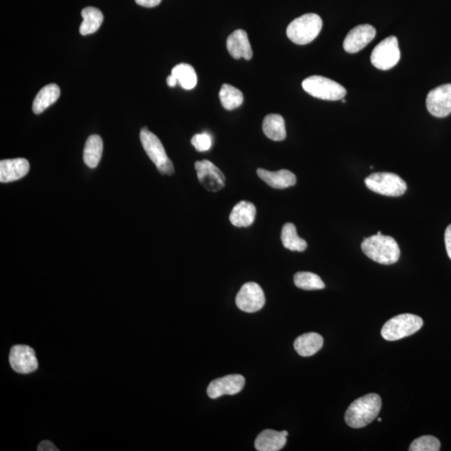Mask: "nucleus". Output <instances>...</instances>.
Here are the masks:
<instances>
[{
    "instance_id": "f257e3e1",
    "label": "nucleus",
    "mask_w": 451,
    "mask_h": 451,
    "mask_svg": "<svg viewBox=\"0 0 451 451\" xmlns=\"http://www.w3.org/2000/svg\"><path fill=\"white\" fill-rule=\"evenodd\" d=\"M381 406V398L379 394H366L354 400L349 406L345 413V422L354 429L365 427L379 416Z\"/></svg>"
},
{
    "instance_id": "f03ea898",
    "label": "nucleus",
    "mask_w": 451,
    "mask_h": 451,
    "mask_svg": "<svg viewBox=\"0 0 451 451\" xmlns=\"http://www.w3.org/2000/svg\"><path fill=\"white\" fill-rule=\"evenodd\" d=\"M361 248L368 257L383 265L394 264L400 257L397 242L393 238L385 236L383 234L365 238Z\"/></svg>"
},
{
    "instance_id": "7ed1b4c3",
    "label": "nucleus",
    "mask_w": 451,
    "mask_h": 451,
    "mask_svg": "<svg viewBox=\"0 0 451 451\" xmlns=\"http://www.w3.org/2000/svg\"><path fill=\"white\" fill-rule=\"evenodd\" d=\"M323 21L316 13H306L295 18L287 28L288 39L296 45H307L320 35Z\"/></svg>"
},
{
    "instance_id": "20e7f679",
    "label": "nucleus",
    "mask_w": 451,
    "mask_h": 451,
    "mask_svg": "<svg viewBox=\"0 0 451 451\" xmlns=\"http://www.w3.org/2000/svg\"><path fill=\"white\" fill-rule=\"evenodd\" d=\"M422 326L423 320L421 317L411 314L399 315L386 322L381 334L387 341H397L416 334Z\"/></svg>"
},
{
    "instance_id": "39448f33",
    "label": "nucleus",
    "mask_w": 451,
    "mask_h": 451,
    "mask_svg": "<svg viewBox=\"0 0 451 451\" xmlns=\"http://www.w3.org/2000/svg\"><path fill=\"white\" fill-rule=\"evenodd\" d=\"M140 139L147 156L153 160L159 172L172 176L175 172L173 164L165 153L164 146L159 138L148 129L144 128L140 133Z\"/></svg>"
},
{
    "instance_id": "423d86ee",
    "label": "nucleus",
    "mask_w": 451,
    "mask_h": 451,
    "mask_svg": "<svg viewBox=\"0 0 451 451\" xmlns=\"http://www.w3.org/2000/svg\"><path fill=\"white\" fill-rule=\"evenodd\" d=\"M303 89L314 98L325 100H339L347 94L339 83L320 76H312L302 83Z\"/></svg>"
},
{
    "instance_id": "0eeeda50",
    "label": "nucleus",
    "mask_w": 451,
    "mask_h": 451,
    "mask_svg": "<svg viewBox=\"0 0 451 451\" xmlns=\"http://www.w3.org/2000/svg\"><path fill=\"white\" fill-rule=\"evenodd\" d=\"M365 185L378 194L400 197L407 190V184L398 175L390 172H376L365 178Z\"/></svg>"
},
{
    "instance_id": "6e6552de",
    "label": "nucleus",
    "mask_w": 451,
    "mask_h": 451,
    "mask_svg": "<svg viewBox=\"0 0 451 451\" xmlns=\"http://www.w3.org/2000/svg\"><path fill=\"white\" fill-rule=\"evenodd\" d=\"M371 63L381 71L392 69L399 62L400 49L397 37L390 36L376 45L371 54Z\"/></svg>"
},
{
    "instance_id": "1a4fd4ad",
    "label": "nucleus",
    "mask_w": 451,
    "mask_h": 451,
    "mask_svg": "<svg viewBox=\"0 0 451 451\" xmlns=\"http://www.w3.org/2000/svg\"><path fill=\"white\" fill-rule=\"evenodd\" d=\"M265 303L264 290L253 282L244 284L236 297V305L239 310L250 314L261 310Z\"/></svg>"
},
{
    "instance_id": "9d476101",
    "label": "nucleus",
    "mask_w": 451,
    "mask_h": 451,
    "mask_svg": "<svg viewBox=\"0 0 451 451\" xmlns=\"http://www.w3.org/2000/svg\"><path fill=\"white\" fill-rule=\"evenodd\" d=\"M9 363L18 374L27 375L38 369L39 363L33 348L28 345H15L9 353Z\"/></svg>"
},
{
    "instance_id": "9b49d317",
    "label": "nucleus",
    "mask_w": 451,
    "mask_h": 451,
    "mask_svg": "<svg viewBox=\"0 0 451 451\" xmlns=\"http://www.w3.org/2000/svg\"><path fill=\"white\" fill-rule=\"evenodd\" d=\"M426 107L435 117L444 118L451 114V84H445L429 92Z\"/></svg>"
},
{
    "instance_id": "f8f14e48",
    "label": "nucleus",
    "mask_w": 451,
    "mask_h": 451,
    "mask_svg": "<svg viewBox=\"0 0 451 451\" xmlns=\"http://www.w3.org/2000/svg\"><path fill=\"white\" fill-rule=\"evenodd\" d=\"M197 177L205 189L217 192L225 187V177L221 170L209 160L195 163Z\"/></svg>"
},
{
    "instance_id": "ddd939ff",
    "label": "nucleus",
    "mask_w": 451,
    "mask_h": 451,
    "mask_svg": "<svg viewBox=\"0 0 451 451\" xmlns=\"http://www.w3.org/2000/svg\"><path fill=\"white\" fill-rule=\"evenodd\" d=\"M244 385L245 378L241 375H228L211 381L209 385L208 393L211 399H218L223 395H234L240 393Z\"/></svg>"
},
{
    "instance_id": "4468645a",
    "label": "nucleus",
    "mask_w": 451,
    "mask_h": 451,
    "mask_svg": "<svg viewBox=\"0 0 451 451\" xmlns=\"http://www.w3.org/2000/svg\"><path fill=\"white\" fill-rule=\"evenodd\" d=\"M376 35V30L370 25H361L354 27L345 37L344 49L351 54L361 52L368 44H370Z\"/></svg>"
},
{
    "instance_id": "2eb2a0df",
    "label": "nucleus",
    "mask_w": 451,
    "mask_h": 451,
    "mask_svg": "<svg viewBox=\"0 0 451 451\" xmlns=\"http://www.w3.org/2000/svg\"><path fill=\"white\" fill-rule=\"evenodd\" d=\"M30 171V163L25 158L2 160L0 162V182H12L20 180Z\"/></svg>"
},
{
    "instance_id": "dca6fc26",
    "label": "nucleus",
    "mask_w": 451,
    "mask_h": 451,
    "mask_svg": "<svg viewBox=\"0 0 451 451\" xmlns=\"http://www.w3.org/2000/svg\"><path fill=\"white\" fill-rule=\"evenodd\" d=\"M227 48L234 59L243 58L250 61L252 58V46L245 30H237L230 35L227 40Z\"/></svg>"
},
{
    "instance_id": "f3484780",
    "label": "nucleus",
    "mask_w": 451,
    "mask_h": 451,
    "mask_svg": "<svg viewBox=\"0 0 451 451\" xmlns=\"http://www.w3.org/2000/svg\"><path fill=\"white\" fill-rule=\"evenodd\" d=\"M288 431L265 430L257 435L255 448L259 451H279L287 443Z\"/></svg>"
},
{
    "instance_id": "a211bd4d",
    "label": "nucleus",
    "mask_w": 451,
    "mask_h": 451,
    "mask_svg": "<svg viewBox=\"0 0 451 451\" xmlns=\"http://www.w3.org/2000/svg\"><path fill=\"white\" fill-rule=\"evenodd\" d=\"M257 174L262 181L274 189H285V188L295 185L297 182L295 175L288 170L269 172L264 169H257Z\"/></svg>"
},
{
    "instance_id": "6ab92c4d",
    "label": "nucleus",
    "mask_w": 451,
    "mask_h": 451,
    "mask_svg": "<svg viewBox=\"0 0 451 451\" xmlns=\"http://www.w3.org/2000/svg\"><path fill=\"white\" fill-rule=\"evenodd\" d=\"M257 210L252 202L242 201L234 206L230 222L237 228H247L254 222Z\"/></svg>"
},
{
    "instance_id": "aec40b11",
    "label": "nucleus",
    "mask_w": 451,
    "mask_h": 451,
    "mask_svg": "<svg viewBox=\"0 0 451 451\" xmlns=\"http://www.w3.org/2000/svg\"><path fill=\"white\" fill-rule=\"evenodd\" d=\"M324 339L317 333H308L299 336L294 341V348L299 356L310 357L319 352L323 347Z\"/></svg>"
},
{
    "instance_id": "412c9836",
    "label": "nucleus",
    "mask_w": 451,
    "mask_h": 451,
    "mask_svg": "<svg viewBox=\"0 0 451 451\" xmlns=\"http://www.w3.org/2000/svg\"><path fill=\"white\" fill-rule=\"evenodd\" d=\"M262 130L265 136L271 141H283L287 136L284 119L279 114L268 115L262 122Z\"/></svg>"
},
{
    "instance_id": "4be33fe9",
    "label": "nucleus",
    "mask_w": 451,
    "mask_h": 451,
    "mask_svg": "<svg viewBox=\"0 0 451 451\" xmlns=\"http://www.w3.org/2000/svg\"><path fill=\"white\" fill-rule=\"evenodd\" d=\"M61 95L59 87L55 84H49L41 89L35 96L33 103V112L36 115L41 114L52 105Z\"/></svg>"
},
{
    "instance_id": "5701e85b",
    "label": "nucleus",
    "mask_w": 451,
    "mask_h": 451,
    "mask_svg": "<svg viewBox=\"0 0 451 451\" xmlns=\"http://www.w3.org/2000/svg\"><path fill=\"white\" fill-rule=\"evenodd\" d=\"M81 16L83 22L80 26V33L84 36L98 31L104 20L103 13L100 9L94 7L85 8L81 12Z\"/></svg>"
},
{
    "instance_id": "b1692460",
    "label": "nucleus",
    "mask_w": 451,
    "mask_h": 451,
    "mask_svg": "<svg viewBox=\"0 0 451 451\" xmlns=\"http://www.w3.org/2000/svg\"><path fill=\"white\" fill-rule=\"evenodd\" d=\"M103 153V141L98 135H92L86 142L84 155L85 163L90 168L98 167Z\"/></svg>"
},
{
    "instance_id": "393cba45",
    "label": "nucleus",
    "mask_w": 451,
    "mask_h": 451,
    "mask_svg": "<svg viewBox=\"0 0 451 451\" xmlns=\"http://www.w3.org/2000/svg\"><path fill=\"white\" fill-rule=\"evenodd\" d=\"M281 240L283 247L290 251L303 252L307 250V242L298 236L296 227L293 223L283 225Z\"/></svg>"
},
{
    "instance_id": "a878e982",
    "label": "nucleus",
    "mask_w": 451,
    "mask_h": 451,
    "mask_svg": "<svg viewBox=\"0 0 451 451\" xmlns=\"http://www.w3.org/2000/svg\"><path fill=\"white\" fill-rule=\"evenodd\" d=\"M172 75L177 78L178 84L183 89L192 90L197 86V73L190 64L185 63L177 64L172 69Z\"/></svg>"
},
{
    "instance_id": "bb28decb",
    "label": "nucleus",
    "mask_w": 451,
    "mask_h": 451,
    "mask_svg": "<svg viewBox=\"0 0 451 451\" xmlns=\"http://www.w3.org/2000/svg\"><path fill=\"white\" fill-rule=\"evenodd\" d=\"M219 99L223 108L233 110L241 107L243 95L240 90L231 85L223 84L219 92Z\"/></svg>"
},
{
    "instance_id": "cd10ccee",
    "label": "nucleus",
    "mask_w": 451,
    "mask_h": 451,
    "mask_svg": "<svg viewBox=\"0 0 451 451\" xmlns=\"http://www.w3.org/2000/svg\"><path fill=\"white\" fill-rule=\"evenodd\" d=\"M293 280L296 287L301 289L320 290L325 288V284L320 276L310 271H298L294 275Z\"/></svg>"
},
{
    "instance_id": "c85d7f7f",
    "label": "nucleus",
    "mask_w": 451,
    "mask_h": 451,
    "mask_svg": "<svg viewBox=\"0 0 451 451\" xmlns=\"http://www.w3.org/2000/svg\"><path fill=\"white\" fill-rule=\"evenodd\" d=\"M440 443L432 435H424L413 441L409 446V451H439Z\"/></svg>"
},
{
    "instance_id": "c756f323",
    "label": "nucleus",
    "mask_w": 451,
    "mask_h": 451,
    "mask_svg": "<svg viewBox=\"0 0 451 451\" xmlns=\"http://www.w3.org/2000/svg\"><path fill=\"white\" fill-rule=\"evenodd\" d=\"M191 142L195 149L197 151H200V153L210 150L211 145H213L211 137L208 133H201V134L193 136Z\"/></svg>"
},
{
    "instance_id": "7c9ffc66",
    "label": "nucleus",
    "mask_w": 451,
    "mask_h": 451,
    "mask_svg": "<svg viewBox=\"0 0 451 451\" xmlns=\"http://www.w3.org/2000/svg\"><path fill=\"white\" fill-rule=\"evenodd\" d=\"M445 242L446 251H447V254L451 259V224L449 225L447 228L445 230Z\"/></svg>"
},
{
    "instance_id": "2f4dec72",
    "label": "nucleus",
    "mask_w": 451,
    "mask_h": 451,
    "mask_svg": "<svg viewBox=\"0 0 451 451\" xmlns=\"http://www.w3.org/2000/svg\"><path fill=\"white\" fill-rule=\"evenodd\" d=\"M162 0H136V3L146 8H153L159 6Z\"/></svg>"
},
{
    "instance_id": "473e14b6",
    "label": "nucleus",
    "mask_w": 451,
    "mask_h": 451,
    "mask_svg": "<svg viewBox=\"0 0 451 451\" xmlns=\"http://www.w3.org/2000/svg\"><path fill=\"white\" fill-rule=\"evenodd\" d=\"M39 451H58L59 449L50 443V441L45 440L41 443L38 446Z\"/></svg>"
},
{
    "instance_id": "72a5a7b5",
    "label": "nucleus",
    "mask_w": 451,
    "mask_h": 451,
    "mask_svg": "<svg viewBox=\"0 0 451 451\" xmlns=\"http://www.w3.org/2000/svg\"><path fill=\"white\" fill-rule=\"evenodd\" d=\"M167 83H168V85L170 87H174V86H177L178 81H177L176 77H175L174 76L171 75V76H169L168 77Z\"/></svg>"
},
{
    "instance_id": "f704fd0d",
    "label": "nucleus",
    "mask_w": 451,
    "mask_h": 451,
    "mask_svg": "<svg viewBox=\"0 0 451 451\" xmlns=\"http://www.w3.org/2000/svg\"><path fill=\"white\" fill-rule=\"evenodd\" d=\"M378 421H379V422H381V421H382V418H378Z\"/></svg>"
},
{
    "instance_id": "c9c22d12",
    "label": "nucleus",
    "mask_w": 451,
    "mask_h": 451,
    "mask_svg": "<svg viewBox=\"0 0 451 451\" xmlns=\"http://www.w3.org/2000/svg\"><path fill=\"white\" fill-rule=\"evenodd\" d=\"M377 234L382 235V233L381 232H378V233H377Z\"/></svg>"
}]
</instances>
